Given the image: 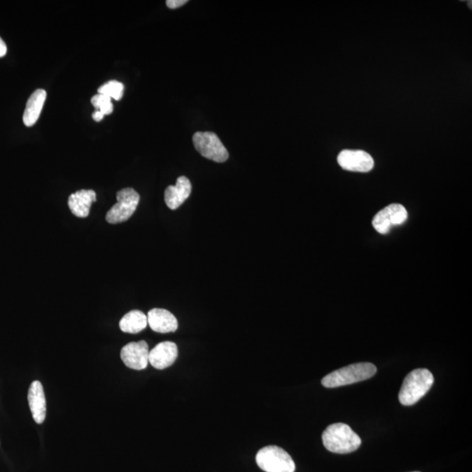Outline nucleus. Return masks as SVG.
I'll list each match as a JSON object with an SVG mask.
<instances>
[{
    "label": "nucleus",
    "mask_w": 472,
    "mask_h": 472,
    "mask_svg": "<svg viewBox=\"0 0 472 472\" xmlns=\"http://www.w3.org/2000/svg\"><path fill=\"white\" fill-rule=\"evenodd\" d=\"M149 347L144 340L131 342L121 350V359L126 367L133 370L146 369L149 364Z\"/></svg>",
    "instance_id": "obj_8"
},
{
    "label": "nucleus",
    "mask_w": 472,
    "mask_h": 472,
    "mask_svg": "<svg viewBox=\"0 0 472 472\" xmlns=\"http://www.w3.org/2000/svg\"><path fill=\"white\" fill-rule=\"evenodd\" d=\"M6 52H7L6 45L5 42H4V40H2L1 37H0V58L5 57V55L6 54Z\"/></svg>",
    "instance_id": "obj_20"
},
{
    "label": "nucleus",
    "mask_w": 472,
    "mask_h": 472,
    "mask_svg": "<svg viewBox=\"0 0 472 472\" xmlns=\"http://www.w3.org/2000/svg\"><path fill=\"white\" fill-rule=\"evenodd\" d=\"M91 103L95 109L101 111L104 116L113 113V104L111 103V98L109 96L102 94L95 95L91 98Z\"/></svg>",
    "instance_id": "obj_18"
},
{
    "label": "nucleus",
    "mask_w": 472,
    "mask_h": 472,
    "mask_svg": "<svg viewBox=\"0 0 472 472\" xmlns=\"http://www.w3.org/2000/svg\"><path fill=\"white\" fill-rule=\"evenodd\" d=\"M148 325L147 316L144 312L134 310L128 312L119 322L122 332L136 334L142 332Z\"/></svg>",
    "instance_id": "obj_16"
},
{
    "label": "nucleus",
    "mask_w": 472,
    "mask_h": 472,
    "mask_svg": "<svg viewBox=\"0 0 472 472\" xmlns=\"http://www.w3.org/2000/svg\"><path fill=\"white\" fill-rule=\"evenodd\" d=\"M256 464L265 472H295L296 464L284 449L267 446L255 456Z\"/></svg>",
    "instance_id": "obj_4"
},
{
    "label": "nucleus",
    "mask_w": 472,
    "mask_h": 472,
    "mask_svg": "<svg viewBox=\"0 0 472 472\" xmlns=\"http://www.w3.org/2000/svg\"><path fill=\"white\" fill-rule=\"evenodd\" d=\"M96 202V193L93 190H80L72 193L69 198V207L74 215L79 218L88 217L92 203Z\"/></svg>",
    "instance_id": "obj_14"
},
{
    "label": "nucleus",
    "mask_w": 472,
    "mask_h": 472,
    "mask_svg": "<svg viewBox=\"0 0 472 472\" xmlns=\"http://www.w3.org/2000/svg\"><path fill=\"white\" fill-rule=\"evenodd\" d=\"M103 117L104 115L99 110H96L95 113L92 114V118L94 119L96 122L102 121Z\"/></svg>",
    "instance_id": "obj_21"
},
{
    "label": "nucleus",
    "mask_w": 472,
    "mask_h": 472,
    "mask_svg": "<svg viewBox=\"0 0 472 472\" xmlns=\"http://www.w3.org/2000/svg\"><path fill=\"white\" fill-rule=\"evenodd\" d=\"M193 146L204 158L217 163L228 161L229 151L217 134L198 132L192 137Z\"/></svg>",
    "instance_id": "obj_6"
},
{
    "label": "nucleus",
    "mask_w": 472,
    "mask_h": 472,
    "mask_svg": "<svg viewBox=\"0 0 472 472\" xmlns=\"http://www.w3.org/2000/svg\"><path fill=\"white\" fill-rule=\"evenodd\" d=\"M408 219V212L401 204H391L379 212L373 219L375 230L381 235H386L392 226L403 224Z\"/></svg>",
    "instance_id": "obj_7"
},
{
    "label": "nucleus",
    "mask_w": 472,
    "mask_h": 472,
    "mask_svg": "<svg viewBox=\"0 0 472 472\" xmlns=\"http://www.w3.org/2000/svg\"><path fill=\"white\" fill-rule=\"evenodd\" d=\"M434 379L428 369H418L410 372L405 377L399 393L400 403L404 406H412L422 398L433 386Z\"/></svg>",
    "instance_id": "obj_2"
},
{
    "label": "nucleus",
    "mask_w": 472,
    "mask_h": 472,
    "mask_svg": "<svg viewBox=\"0 0 472 472\" xmlns=\"http://www.w3.org/2000/svg\"><path fill=\"white\" fill-rule=\"evenodd\" d=\"M147 321L151 329L156 333H174L178 329V321L175 316L165 309L155 308L149 311Z\"/></svg>",
    "instance_id": "obj_12"
},
{
    "label": "nucleus",
    "mask_w": 472,
    "mask_h": 472,
    "mask_svg": "<svg viewBox=\"0 0 472 472\" xmlns=\"http://www.w3.org/2000/svg\"><path fill=\"white\" fill-rule=\"evenodd\" d=\"M47 99V92L42 88L36 89L30 96L23 115V122L25 126L31 127L38 121L40 113Z\"/></svg>",
    "instance_id": "obj_15"
},
{
    "label": "nucleus",
    "mask_w": 472,
    "mask_h": 472,
    "mask_svg": "<svg viewBox=\"0 0 472 472\" xmlns=\"http://www.w3.org/2000/svg\"><path fill=\"white\" fill-rule=\"evenodd\" d=\"M376 367L374 364L355 363L327 374L326 377L323 378L322 385L325 388H333L354 384L369 380L376 374Z\"/></svg>",
    "instance_id": "obj_3"
},
{
    "label": "nucleus",
    "mask_w": 472,
    "mask_h": 472,
    "mask_svg": "<svg viewBox=\"0 0 472 472\" xmlns=\"http://www.w3.org/2000/svg\"><path fill=\"white\" fill-rule=\"evenodd\" d=\"M192 184L187 177L178 178L175 185H169L165 191V202L170 209L175 210L190 196Z\"/></svg>",
    "instance_id": "obj_13"
},
{
    "label": "nucleus",
    "mask_w": 472,
    "mask_h": 472,
    "mask_svg": "<svg viewBox=\"0 0 472 472\" xmlns=\"http://www.w3.org/2000/svg\"><path fill=\"white\" fill-rule=\"evenodd\" d=\"M322 440L329 451L337 454L354 452L362 444L358 434L345 423H334L327 427L322 434Z\"/></svg>",
    "instance_id": "obj_1"
},
{
    "label": "nucleus",
    "mask_w": 472,
    "mask_h": 472,
    "mask_svg": "<svg viewBox=\"0 0 472 472\" xmlns=\"http://www.w3.org/2000/svg\"><path fill=\"white\" fill-rule=\"evenodd\" d=\"M338 163L344 170L356 173H369L374 161L367 152L360 150H344L338 156Z\"/></svg>",
    "instance_id": "obj_9"
},
{
    "label": "nucleus",
    "mask_w": 472,
    "mask_h": 472,
    "mask_svg": "<svg viewBox=\"0 0 472 472\" xmlns=\"http://www.w3.org/2000/svg\"><path fill=\"white\" fill-rule=\"evenodd\" d=\"M124 89L125 86L122 83L117 81H110L98 88V94L109 96L116 101H120L124 96Z\"/></svg>",
    "instance_id": "obj_17"
},
{
    "label": "nucleus",
    "mask_w": 472,
    "mask_h": 472,
    "mask_svg": "<svg viewBox=\"0 0 472 472\" xmlns=\"http://www.w3.org/2000/svg\"><path fill=\"white\" fill-rule=\"evenodd\" d=\"M117 202L106 214V221L110 224H118L128 221L139 206L140 196L132 188L122 189L117 193Z\"/></svg>",
    "instance_id": "obj_5"
},
{
    "label": "nucleus",
    "mask_w": 472,
    "mask_h": 472,
    "mask_svg": "<svg viewBox=\"0 0 472 472\" xmlns=\"http://www.w3.org/2000/svg\"><path fill=\"white\" fill-rule=\"evenodd\" d=\"M28 400L33 419L36 423L42 425L46 419L47 403L43 386L39 381L30 385Z\"/></svg>",
    "instance_id": "obj_11"
},
{
    "label": "nucleus",
    "mask_w": 472,
    "mask_h": 472,
    "mask_svg": "<svg viewBox=\"0 0 472 472\" xmlns=\"http://www.w3.org/2000/svg\"><path fill=\"white\" fill-rule=\"evenodd\" d=\"M188 2L187 0H167L166 6H168L170 9H177L178 7L184 6L185 4H187Z\"/></svg>",
    "instance_id": "obj_19"
},
{
    "label": "nucleus",
    "mask_w": 472,
    "mask_h": 472,
    "mask_svg": "<svg viewBox=\"0 0 472 472\" xmlns=\"http://www.w3.org/2000/svg\"><path fill=\"white\" fill-rule=\"evenodd\" d=\"M413 472H420V471H413Z\"/></svg>",
    "instance_id": "obj_22"
},
{
    "label": "nucleus",
    "mask_w": 472,
    "mask_h": 472,
    "mask_svg": "<svg viewBox=\"0 0 472 472\" xmlns=\"http://www.w3.org/2000/svg\"><path fill=\"white\" fill-rule=\"evenodd\" d=\"M178 347L171 341L161 342L149 352V363L156 369L163 370L173 365L178 358Z\"/></svg>",
    "instance_id": "obj_10"
}]
</instances>
